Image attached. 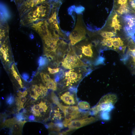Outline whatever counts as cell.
Returning <instances> with one entry per match:
<instances>
[{
    "label": "cell",
    "instance_id": "obj_14",
    "mask_svg": "<svg viewBox=\"0 0 135 135\" xmlns=\"http://www.w3.org/2000/svg\"><path fill=\"white\" fill-rule=\"evenodd\" d=\"M50 61L48 58L44 55L43 56H40L38 61L39 67H45L48 65Z\"/></svg>",
    "mask_w": 135,
    "mask_h": 135
},
{
    "label": "cell",
    "instance_id": "obj_20",
    "mask_svg": "<svg viewBox=\"0 0 135 135\" xmlns=\"http://www.w3.org/2000/svg\"><path fill=\"white\" fill-rule=\"evenodd\" d=\"M100 35L104 38H111L115 36V34L113 32H111L102 31L100 32Z\"/></svg>",
    "mask_w": 135,
    "mask_h": 135
},
{
    "label": "cell",
    "instance_id": "obj_12",
    "mask_svg": "<svg viewBox=\"0 0 135 135\" xmlns=\"http://www.w3.org/2000/svg\"><path fill=\"white\" fill-rule=\"evenodd\" d=\"M16 97L15 98L16 104L18 106V110L23 108L24 104L26 102V98L25 96H18Z\"/></svg>",
    "mask_w": 135,
    "mask_h": 135
},
{
    "label": "cell",
    "instance_id": "obj_30",
    "mask_svg": "<svg viewBox=\"0 0 135 135\" xmlns=\"http://www.w3.org/2000/svg\"><path fill=\"white\" fill-rule=\"evenodd\" d=\"M22 78L26 81L27 82V80L29 78V74L26 72H23L21 76Z\"/></svg>",
    "mask_w": 135,
    "mask_h": 135
},
{
    "label": "cell",
    "instance_id": "obj_10",
    "mask_svg": "<svg viewBox=\"0 0 135 135\" xmlns=\"http://www.w3.org/2000/svg\"><path fill=\"white\" fill-rule=\"evenodd\" d=\"M60 99L68 105H73L75 103L74 95L69 92H67L60 96Z\"/></svg>",
    "mask_w": 135,
    "mask_h": 135
},
{
    "label": "cell",
    "instance_id": "obj_22",
    "mask_svg": "<svg viewBox=\"0 0 135 135\" xmlns=\"http://www.w3.org/2000/svg\"><path fill=\"white\" fill-rule=\"evenodd\" d=\"M39 104L40 105V108L38 110V112L40 113L42 112H46L47 110L48 107L45 102L41 101Z\"/></svg>",
    "mask_w": 135,
    "mask_h": 135
},
{
    "label": "cell",
    "instance_id": "obj_42",
    "mask_svg": "<svg viewBox=\"0 0 135 135\" xmlns=\"http://www.w3.org/2000/svg\"></svg>",
    "mask_w": 135,
    "mask_h": 135
},
{
    "label": "cell",
    "instance_id": "obj_37",
    "mask_svg": "<svg viewBox=\"0 0 135 135\" xmlns=\"http://www.w3.org/2000/svg\"><path fill=\"white\" fill-rule=\"evenodd\" d=\"M3 57L4 60L6 61L8 59L7 57H8V55L6 53L3 54Z\"/></svg>",
    "mask_w": 135,
    "mask_h": 135
},
{
    "label": "cell",
    "instance_id": "obj_39",
    "mask_svg": "<svg viewBox=\"0 0 135 135\" xmlns=\"http://www.w3.org/2000/svg\"><path fill=\"white\" fill-rule=\"evenodd\" d=\"M132 134H133L135 135V128H134L132 132Z\"/></svg>",
    "mask_w": 135,
    "mask_h": 135
},
{
    "label": "cell",
    "instance_id": "obj_25",
    "mask_svg": "<svg viewBox=\"0 0 135 135\" xmlns=\"http://www.w3.org/2000/svg\"><path fill=\"white\" fill-rule=\"evenodd\" d=\"M14 96L11 94L7 97L6 100V103L9 105L12 104L14 102Z\"/></svg>",
    "mask_w": 135,
    "mask_h": 135
},
{
    "label": "cell",
    "instance_id": "obj_21",
    "mask_svg": "<svg viewBox=\"0 0 135 135\" xmlns=\"http://www.w3.org/2000/svg\"><path fill=\"white\" fill-rule=\"evenodd\" d=\"M128 20V27L127 29L130 30V29H132V28L135 25V18H129Z\"/></svg>",
    "mask_w": 135,
    "mask_h": 135
},
{
    "label": "cell",
    "instance_id": "obj_11",
    "mask_svg": "<svg viewBox=\"0 0 135 135\" xmlns=\"http://www.w3.org/2000/svg\"><path fill=\"white\" fill-rule=\"evenodd\" d=\"M32 91L33 94H31V96L35 100L40 96H45L41 88L36 85L32 86Z\"/></svg>",
    "mask_w": 135,
    "mask_h": 135
},
{
    "label": "cell",
    "instance_id": "obj_26",
    "mask_svg": "<svg viewBox=\"0 0 135 135\" xmlns=\"http://www.w3.org/2000/svg\"><path fill=\"white\" fill-rule=\"evenodd\" d=\"M100 116L101 118L104 120H108L110 118L108 112L106 111H102L101 113Z\"/></svg>",
    "mask_w": 135,
    "mask_h": 135
},
{
    "label": "cell",
    "instance_id": "obj_4",
    "mask_svg": "<svg viewBox=\"0 0 135 135\" xmlns=\"http://www.w3.org/2000/svg\"><path fill=\"white\" fill-rule=\"evenodd\" d=\"M86 30L82 25L81 18L78 17L74 28L69 35L70 43L72 46L84 39L86 38Z\"/></svg>",
    "mask_w": 135,
    "mask_h": 135
},
{
    "label": "cell",
    "instance_id": "obj_3",
    "mask_svg": "<svg viewBox=\"0 0 135 135\" xmlns=\"http://www.w3.org/2000/svg\"><path fill=\"white\" fill-rule=\"evenodd\" d=\"M83 40L77 43L73 47L76 54L83 62L85 60L93 58L94 52L92 44H86Z\"/></svg>",
    "mask_w": 135,
    "mask_h": 135
},
{
    "label": "cell",
    "instance_id": "obj_27",
    "mask_svg": "<svg viewBox=\"0 0 135 135\" xmlns=\"http://www.w3.org/2000/svg\"><path fill=\"white\" fill-rule=\"evenodd\" d=\"M48 70L49 73L52 74L58 72L60 70V68L57 67L52 68L49 67L48 68Z\"/></svg>",
    "mask_w": 135,
    "mask_h": 135
},
{
    "label": "cell",
    "instance_id": "obj_7",
    "mask_svg": "<svg viewBox=\"0 0 135 135\" xmlns=\"http://www.w3.org/2000/svg\"><path fill=\"white\" fill-rule=\"evenodd\" d=\"M96 120L95 118L92 117L83 118L77 120H74L70 121L68 124V129L66 132L76 130L91 123Z\"/></svg>",
    "mask_w": 135,
    "mask_h": 135
},
{
    "label": "cell",
    "instance_id": "obj_1",
    "mask_svg": "<svg viewBox=\"0 0 135 135\" xmlns=\"http://www.w3.org/2000/svg\"><path fill=\"white\" fill-rule=\"evenodd\" d=\"M52 1L38 4L26 11L20 16L22 24L31 26L48 18L53 8Z\"/></svg>",
    "mask_w": 135,
    "mask_h": 135
},
{
    "label": "cell",
    "instance_id": "obj_41",
    "mask_svg": "<svg viewBox=\"0 0 135 135\" xmlns=\"http://www.w3.org/2000/svg\"><path fill=\"white\" fill-rule=\"evenodd\" d=\"M2 98L3 99H4V98H3L2 97Z\"/></svg>",
    "mask_w": 135,
    "mask_h": 135
},
{
    "label": "cell",
    "instance_id": "obj_15",
    "mask_svg": "<svg viewBox=\"0 0 135 135\" xmlns=\"http://www.w3.org/2000/svg\"><path fill=\"white\" fill-rule=\"evenodd\" d=\"M112 45L114 49L116 50L123 46L124 44L123 42L120 38H113Z\"/></svg>",
    "mask_w": 135,
    "mask_h": 135
},
{
    "label": "cell",
    "instance_id": "obj_29",
    "mask_svg": "<svg viewBox=\"0 0 135 135\" xmlns=\"http://www.w3.org/2000/svg\"><path fill=\"white\" fill-rule=\"evenodd\" d=\"M16 117L17 119L20 121L25 120V118L22 113L19 112L16 114Z\"/></svg>",
    "mask_w": 135,
    "mask_h": 135
},
{
    "label": "cell",
    "instance_id": "obj_32",
    "mask_svg": "<svg viewBox=\"0 0 135 135\" xmlns=\"http://www.w3.org/2000/svg\"><path fill=\"white\" fill-rule=\"evenodd\" d=\"M27 92L25 90L23 92H22L20 90H18L17 95L18 96H26L27 95Z\"/></svg>",
    "mask_w": 135,
    "mask_h": 135
},
{
    "label": "cell",
    "instance_id": "obj_16",
    "mask_svg": "<svg viewBox=\"0 0 135 135\" xmlns=\"http://www.w3.org/2000/svg\"><path fill=\"white\" fill-rule=\"evenodd\" d=\"M78 106L80 109L82 110H88L90 108L89 104L85 101H81L78 103Z\"/></svg>",
    "mask_w": 135,
    "mask_h": 135
},
{
    "label": "cell",
    "instance_id": "obj_9",
    "mask_svg": "<svg viewBox=\"0 0 135 135\" xmlns=\"http://www.w3.org/2000/svg\"><path fill=\"white\" fill-rule=\"evenodd\" d=\"M58 8H53L52 9L51 15L48 18V22L50 28L53 30L60 36H63V34L60 30L57 18L56 10Z\"/></svg>",
    "mask_w": 135,
    "mask_h": 135
},
{
    "label": "cell",
    "instance_id": "obj_5",
    "mask_svg": "<svg viewBox=\"0 0 135 135\" xmlns=\"http://www.w3.org/2000/svg\"><path fill=\"white\" fill-rule=\"evenodd\" d=\"M83 66L76 67L66 72L64 74L66 86H72L81 80L86 69Z\"/></svg>",
    "mask_w": 135,
    "mask_h": 135
},
{
    "label": "cell",
    "instance_id": "obj_17",
    "mask_svg": "<svg viewBox=\"0 0 135 135\" xmlns=\"http://www.w3.org/2000/svg\"><path fill=\"white\" fill-rule=\"evenodd\" d=\"M11 69L12 70V74L14 76L18 81V84L20 85L21 88H23L22 82L20 76L18 74L16 70H15L14 67V65L12 66Z\"/></svg>",
    "mask_w": 135,
    "mask_h": 135
},
{
    "label": "cell",
    "instance_id": "obj_34",
    "mask_svg": "<svg viewBox=\"0 0 135 135\" xmlns=\"http://www.w3.org/2000/svg\"><path fill=\"white\" fill-rule=\"evenodd\" d=\"M130 4L132 8L135 11V3L133 0H129Z\"/></svg>",
    "mask_w": 135,
    "mask_h": 135
},
{
    "label": "cell",
    "instance_id": "obj_18",
    "mask_svg": "<svg viewBox=\"0 0 135 135\" xmlns=\"http://www.w3.org/2000/svg\"><path fill=\"white\" fill-rule=\"evenodd\" d=\"M113 38H104L102 41V44L104 46L112 48V45Z\"/></svg>",
    "mask_w": 135,
    "mask_h": 135
},
{
    "label": "cell",
    "instance_id": "obj_6",
    "mask_svg": "<svg viewBox=\"0 0 135 135\" xmlns=\"http://www.w3.org/2000/svg\"><path fill=\"white\" fill-rule=\"evenodd\" d=\"M26 122L25 120L20 121L16 118L14 117L6 120L3 126L9 129L10 134L21 135L23 127Z\"/></svg>",
    "mask_w": 135,
    "mask_h": 135
},
{
    "label": "cell",
    "instance_id": "obj_8",
    "mask_svg": "<svg viewBox=\"0 0 135 135\" xmlns=\"http://www.w3.org/2000/svg\"><path fill=\"white\" fill-rule=\"evenodd\" d=\"M53 0H24L18 8L20 15L29 9L40 4L51 2Z\"/></svg>",
    "mask_w": 135,
    "mask_h": 135
},
{
    "label": "cell",
    "instance_id": "obj_19",
    "mask_svg": "<svg viewBox=\"0 0 135 135\" xmlns=\"http://www.w3.org/2000/svg\"><path fill=\"white\" fill-rule=\"evenodd\" d=\"M127 4H121L117 10L118 12L121 14L128 12L129 10L127 8Z\"/></svg>",
    "mask_w": 135,
    "mask_h": 135
},
{
    "label": "cell",
    "instance_id": "obj_28",
    "mask_svg": "<svg viewBox=\"0 0 135 135\" xmlns=\"http://www.w3.org/2000/svg\"><path fill=\"white\" fill-rule=\"evenodd\" d=\"M118 16V15L116 14L112 18V23L111 24L112 27L115 24L120 23V22L117 18Z\"/></svg>",
    "mask_w": 135,
    "mask_h": 135
},
{
    "label": "cell",
    "instance_id": "obj_40",
    "mask_svg": "<svg viewBox=\"0 0 135 135\" xmlns=\"http://www.w3.org/2000/svg\"><path fill=\"white\" fill-rule=\"evenodd\" d=\"M134 73L135 74V69L134 70Z\"/></svg>",
    "mask_w": 135,
    "mask_h": 135
},
{
    "label": "cell",
    "instance_id": "obj_24",
    "mask_svg": "<svg viewBox=\"0 0 135 135\" xmlns=\"http://www.w3.org/2000/svg\"><path fill=\"white\" fill-rule=\"evenodd\" d=\"M54 116L52 119L54 120V119L57 120V121H59L62 118L61 114L60 112L58 110H54Z\"/></svg>",
    "mask_w": 135,
    "mask_h": 135
},
{
    "label": "cell",
    "instance_id": "obj_33",
    "mask_svg": "<svg viewBox=\"0 0 135 135\" xmlns=\"http://www.w3.org/2000/svg\"><path fill=\"white\" fill-rule=\"evenodd\" d=\"M18 8L24 1V0H13Z\"/></svg>",
    "mask_w": 135,
    "mask_h": 135
},
{
    "label": "cell",
    "instance_id": "obj_38",
    "mask_svg": "<svg viewBox=\"0 0 135 135\" xmlns=\"http://www.w3.org/2000/svg\"><path fill=\"white\" fill-rule=\"evenodd\" d=\"M29 36L30 39H32L34 38V36L33 34L32 33H30L29 35Z\"/></svg>",
    "mask_w": 135,
    "mask_h": 135
},
{
    "label": "cell",
    "instance_id": "obj_2",
    "mask_svg": "<svg viewBox=\"0 0 135 135\" xmlns=\"http://www.w3.org/2000/svg\"><path fill=\"white\" fill-rule=\"evenodd\" d=\"M62 66L70 70L79 67L87 66L88 64L82 60L75 53L72 46L70 44L68 52L62 61Z\"/></svg>",
    "mask_w": 135,
    "mask_h": 135
},
{
    "label": "cell",
    "instance_id": "obj_23",
    "mask_svg": "<svg viewBox=\"0 0 135 135\" xmlns=\"http://www.w3.org/2000/svg\"><path fill=\"white\" fill-rule=\"evenodd\" d=\"M129 51L133 64L135 66V48H130Z\"/></svg>",
    "mask_w": 135,
    "mask_h": 135
},
{
    "label": "cell",
    "instance_id": "obj_31",
    "mask_svg": "<svg viewBox=\"0 0 135 135\" xmlns=\"http://www.w3.org/2000/svg\"><path fill=\"white\" fill-rule=\"evenodd\" d=\"M112 27H113L115 30V32L117 30L120 31L121 28L122 26L119 24H116L113 26Z\"/></svg>",
    "mask_w": 135,
    "mask_h": 135
},
{
    "label": "cell",
    "instance_id": "obj_13",
    "mask_svg": "<svg viewBox=\"0 0 135 135\" xmlns=\"http://www.w3.org/2000/svg\"><path fill=\"white\" fill-rule=\"evenodd\" d=\"M44 84L48 89L54 91L57 90V84L55 80L50 78Z\"/></svg>",
    "mask_w": 135,
    "mask_h": 135
},
{
    "label": "cell",
    "instance_id": "obj_35",
    "mask_svg": "<svg viewBox=\"0 0 135 135\" xmlns=\"http://www.w3.org/2000/svg\"><path fill=\"white\" fill-rule=\"evenodd\" d=\"M128 0H118V4H122L127 3Z\"/></svg>",
    "mask_w": 135,
    "mask_h": 135
},
{
    "label": "cell",
    "instance_id": "obj_36",
    "mask_svg": "<svg viewBox=\"0 0 135 135\" xmlns=\"http://www.w3.org/2000/svg\"><path fill=\"white\" fill-rule=\"evenodd\" d=\"M28 119L30 120H35V118L33 115H31L29 116Z\"/></svg>",
    "mask_w": 135,
    "mask_h": 135
}]
</instances>
